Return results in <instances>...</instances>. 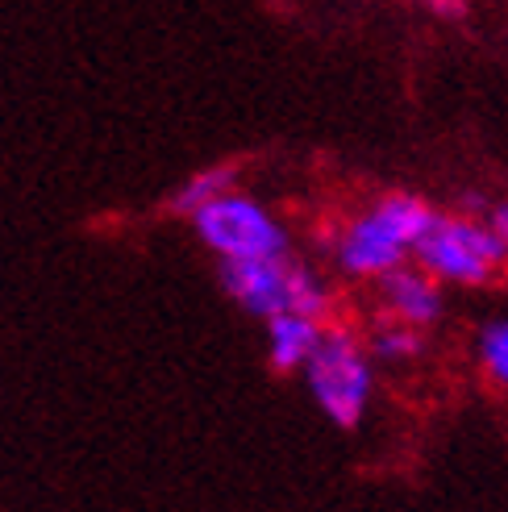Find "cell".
<instances>
[{
	"label": "cell",
	"mask_w": 508,
	"mask_h": 512,
	"mask_svg": "<svg viewBox=\"0 0 508 512\" xmlns=\"http://www.w3.org/2000/svg\"><path fill=\"white\" fill-rule=\"evenodd\" d=\"M434 204L417 192H384L375 196L367 209L350 213L338 234L329 238V254L334 267L346 279H367L375 284L379 275H388L413 259V246L425 234Z\"/></svg>",
	"instance_id": "obj_1"
},
{
	"label": "cell",
	"mask_w": 508,
	"mask_h": 512,
	"mask_svg": "<svg viewBox=\"0 0 508 512\" xmlns=\"http://www.w3.org/2000/svg\"><path fill=\"white\" fill-rule=\"evenodd\" d=\"M409 263L446 288H488L508 271V246L488 221V213L434 209Z\"/></svg>",
	"instance_id": "obj_2"
},
{
	"label": "cell",
	"mask_w": 508,
	"mask_h": 512,
	"mask_svg": "<svg viewBox=\"0 0 508 512\" xmlns=\"http://www.w3.org/2000/svg\"><path fill=\"white\" fill-rule=\"evenodd\" d=\"M217 279H221L225 296H230L242 313L259 317V321H271L279 313H300V317L325 321L329 309H334L321 271L292 259V254H284V259L221 263Z\"/></svg>",
	"instance_id": "obj_3"
},
{
	"label": "cell",
	"mask_w": 508,
	"mask_h": 512,
	"mask_svg": "<svg viewBox=\"0 0 508 512\" xmlns=\"http://www.w3.org/2000/svg\"><path fill=\"white\" fill-rule=\"evenodd\" d=\"M309 396L321 413L338 429H354L367 417V404L375 392V358L367 354V342L346 325H325L321 342L300 367Z\"/></svg>",
	"instance_id": "obj_4"
},
{
	"label": "cell",
	"mask_w": 508,
	"mask_h": 512,
	"mask_svg": "<svg viewBox=\"0 0 508 512\" xmlns=\"http://www.w3.org/2000/svg\"><path fill=\"white\" fill-rule=\"evenodd\" d=\"M192 229L205 250H213L217 263H250V259H284L292 254V234L259 196L242 188L209 200L205 209H196Z\"/></svg>",
	"instance_id": "obj_5"
},
{
	"label": "cell",
	"mask_w": 508,
	"mask_h": 512,
	"mask_svg": "<svg viewBox=\"0 0 508 512\" xmlns=\"http://www.w3.org/2000/svg\"><path fill=\"white\" fill-rule=\"evenodd\" d=\"M379 288V304H384V317L388 321H400V325H413V329H425L438 325L442 313H446V296H442V284L429 279L421 267L404 263L388 275L375 279Z\"/></svg>",
	"instance_id": "obj_6"
},
{
	"label": "cell",
	"mask_w": 508,
	"mask_h": 512,
	"mask_svg": "<svg viewBox=\"0 0 508 512\" xmlns=\"http://www.w3.org/2000/svg\"><path fill=\"white\" fill-rule=\"evenodd\" d=\"M325 321L317 317H300V313H279L267 321V358L279 375H292L309 363V354L321 342Z\"/></svg>",
	"instance_id": "obj_7"
},
{
	"label": "cell",
	"mask_w": 508,
	"mask_h": 512,
	"mask_svg": "<svg viewBox=\"0 0 508 512\" xmlns=\"http://www.w3.org/2000/svg\"><path fill=\"white\" fill-rule=\"evenodd\" d=\"M234 188H238V167H234V163L200 167V171H192L184 184L171 192L167 209H171V213H180V217H192L196 209H205L209 200H217V196H225V192H234Z\"/></svg>",
	"instance_id": "obj_8"
},
{
	"label": "cell",
	"mask_w": 508,
	"mask_h": 512,
	"mask_svg": "<svg viewBox=\"0 0 508 512\" xmlns=\"http://www.w3.org/2000/svg\"><path fill=\"white\" fill-rule=\"evenodd\" d=\"M425 350V334L413 325H400V321H379L375 334L367 338V354L379 358V363H409Z\"/></svg>",
	"instance_id": "obj_9"
},
{
	"label": "cell",
	"mask_w": 508,
	"mask_h": 512,
	"mask_svg": "<svg viewBox=\"0 0 508 512\" xmlns=\"http://www.w3.org/2000/svg\"><path fill=\"white\" fill-rule=\"evenodd\" d=\"M475 354H479L484 375L496 383L500 392H508V317H496V321H488L484 329H479Z\"/></svg>",
	"instance_id": "obj_10"
},
{
	"label": "cell",
	"mask_w": 508,
	"mask_h": 512,
	"mask_svg": "<svg viewBox=\"0 0 508 512\" xmlns=\"http://www.w3.org/2000/svg\"><path fill=\"white\" fill-rule=\"evenodd\" d=\"M488 221L496 225V234L504 238V246H508V200L504 204H496V209H488Z\"/></svg>",
	"instance_id": "obj_11"
},
{
	"label": "cell",
	"mask_w": 508,
	"mask_h": 512,
	"mask_svg": "<svg viewBox=\"0 0 508 512\" xmlns=\"http://www.w3.org/2000/svg\"><path fill=\"white\" fill-rule=\"evenodd\" d=\"M434 13H442V17H459L463 9H467V0H425Z\"/></svg>",
	"instance_id": "obj_12"
},
{
	"label": "cell",
	"mask_w": 508,
	"mask_h": 512,
	"mask_svg": "<svg viewBox=\"0 0 508 512\" xmlns=\"http://www.w3.org/2000/svg\"><path fill=\"white\" fill-rule=\"evenodd\" d=\"M417 5H425V0H417Z\"/></svg>",
	"instance_id": "obj_13"
}]
</instances>
